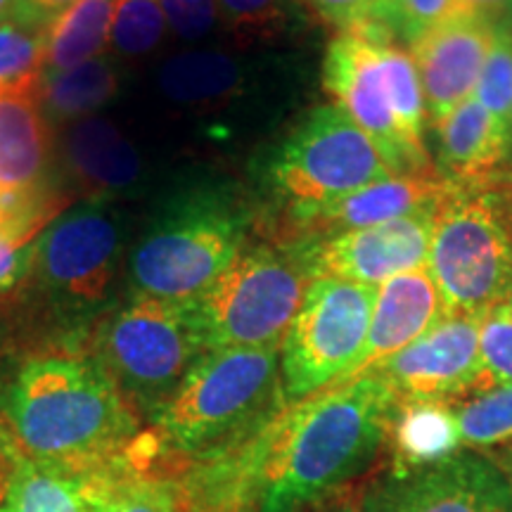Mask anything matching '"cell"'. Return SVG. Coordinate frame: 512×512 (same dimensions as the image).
<instances>
[{
    "label": "cell",
    "instance_id": "1",
    "mask_svg": "<svg viewBox=\"0 0 512 512\" xmlns=\"http://www.w3.org/2000/svg\"><path fill=\"white\" fill-rule=\"evenodd\" d=\"M399 396L377 373L287 403L256 439V512H306L387 451Z\"/></svg>",
    "mask_w": 512,
    "mask_h": 512
},
{
    "label": "cell",
    "instance_id": "2",
    "mask_svg": "<svg viewBox=\"0 0 512 512\" xmlns=\"http://www.w3.org/2000/svg\"><path fill=\"white\" fill-rule=\"evenodd\" d=\"M19 456L79 472L112 470L140 446V415L98 358L57 347L27 358L3 399Z\"/></svg>",
    "mask_w": 512,
    "mask_h": 512
},
{
    "label": "cell",
    "instance_id": "3",
    "mask_svg": "<svg viewBox=\"0 0 512 512\" xmlns=\"http://www.w3.org/2000/svg\"><path fill=\"white\" fill-rule=\"evenodd\" d=\"M323 88L380 152L392 176L427 174V110L418 67L384 27L337 31L323 57Z\"/></svg>",
    "mask_w": 512,
    "mask_h": 512
},
{
    "label": "cell",
    "instance_id": "4",
    "mask_svg": "<svg viewBox=\"0 0 512 512\" xmlns=\"http://www.w3.org/2000/svg\"><path fill=\"white\" fill-rule=\"evenodd\" d=\"M285 406L280 347L209 349L152 425L159 446L197 460L259 432Z\"/></svg>",
    "mask_w": 512,
    "mask_h": 512
},
{
    "label": "cell",
    "instance_id": "5",
    "mask_svg": "<svg viewBox=\"0 0 512 512\" xmlns=\"http://www.w3.org/2000/svg\"><path fill=\"white\" fill-rule=\"evenodd\" d=\"M254 216L226 188H192L152 216L126 256L131 294L197 302L249 240Z\"/></svg>",
    "mask_w": 512,
    "mask_h": 512
},
{
    "label": "cell",
    "instance_id": "6",
    "mask_svg": "<svg viewBox=\"0 0 512 512\" xmlns=\"http://www.w3.org/2000/svg\"><path fill=\"white\" fill-rule=\"evenodd\" d=\"M207 351L195 304L131 294L98 325L91 354L133 411L155 418Z\"/></svg>",
    "mask_w": 512,
    "mask_h": 512
},
{
    "label": "cell",
    "instance_id": "7",
    "mask_svg": "<svg viewBox=\"0 0 512 512\" xmlns=\"http://www.w3.org/2000/svg\"><path fill=\"white\" fill-rule=\"evenodd\" d=\"M311 273L290 242L247 240L195 304L209 349L280 347Z\"/></svg>",
    "mask_w": 512,
    "mask_h": 512
},
{
    "label": "cell",
    "instance_id": "8",
    "mask_svg": "<svg viewBox=\"0 0 512 512\" xmlns=\"http://www.w3.org/2000/svg\"><path fill=\"white\" fill-rule=\"evenodd\" d=\"M124 233L110 197H88L67 207L34 242L29 285L69 328L110 309L124 266Z\"/></svg>",
    "mask_w": 512,
    "mask_h": 512
},
{
    "label": "cell",
    "instance_id": "9",
    "mask_svg": "<svg viewBox=\"0 0 512 512\" xmlns=\"http://www.w3.org/2000/svg\"><path fill=\"white\" fill-rule=\"evenodd\" d=\"M427 271L446 313H484L512 297V228L496 183L456 188L441 200Z\"/></svg>",
    "mask_w": 512,
    "mask_h": 512
},
{
    "label": "cell",
    "instance_id": "10",
    "mask_svg": "<svg viewBox=\"0 0 512 512\" xmlns=\"http://www.w3.org/2000/svg\"><path fill=\"white\" fill-rule=\"evenodd\" d=\"M389 176L373 140L335 105L306 114L264 166V185L280 214L323 207Z\"/></svg>",
    "mask_w": 512,
    "mask_h": 512
},
{
    "label": "cell",
    "instance_id": "11",
    "mask_svg": "<svg viewBox=\"0 0 512 512\" xmlns=\"http://www.w3.org/2000/svg\"><path fill=\"white\" fill-rule=\"evenodd\" d=\"M375 285L311 280L304 302L280 344V377L287 403L344 382L366 347Z\"/></svg>",
    "mask_w": 512,
    "mask_h": 512
},
{
    "label": "cell",
    "instance_id": "12",
    "mask_svg": "<svg viewBox=\"0 0 512 512\" xmlns=\"http://www.w3.org/2000/svg\"><path fill=\"white\" fill-rule=\"evenodd\" d=\"M356 512H512V494L489 453L460 448L434 463L389 465L363 484Z\"/></svg>",
    "mask_w": 512,
    "mask_h": 512
},
{
    "label": "cell",
    "instance_id": "13",
    "mask_svg": "<svg viewBox=\"0 0 512 512\" xmlns=\"http://www.w3.org/2000/svg\"><path fill=\"white\" fill-rule=\"evenodd\" d=\"M434 211L437 209L325 238L292 240L290 245L302 256L313 280L335 278L377 287L394 275L427 266Z\"/></svg>",
    "mask_w": 512,
    "mask_h": 512
},
{
    "label": "cell",
    "instance_id": "14",
    "mask_svg": "<svg viewBox=\"0 0 512 512\" xmlns=\"http://www.w3.org/2000/svg\"><path fill=\"white\" fill-rule=\"evenodd\" d=\"M484 313H446L411 347L387 358L370 373L387 380L399 401L456 403L467 399L479 373Z\"/></svg>",
    "mask_w": 512,
    "mask_h": 512
},
{
    "label": "cell",
    "instance_id": "15",
    "mask_svg": "<svg viewBox=\"0 0 512 512\" xmlns=\"http://www.w3.org/2000/svg\"><path fill=\"white\" fill-rule=\"evenodd\" d=\"M456 188L458 185L448 183L437 169L427 174L389 176L323 207L283 211L278 221L280 228L275 230L273 238L285 242L325 238L344 230L403 219V216L437 209L441 200Z\"/></svg>",
    "mask_w": 512,
    "mask_h": 512
},
{
    "label": "cell",
    "instance_id": "16",
    "mask_svg": "<svg viewBox=\"0 0 512 512\" xmlns=\"http://www.w3.org/2000/svg\"><path fill=\"white\" fill-rule=\"evenodd\" d=\"M494 34L496 22L489 17L446 15L408 46L432 126L475 91Z\"/></svg>",
    "mask_w": 512,
    "mask_h": 512
},
{
    "label": "cell",
    "instance_id": "17",
    "mask_svg": "<svg viewBox=\"0 0 512 512\" xmlns=\"http://www.w3.org/2000/svg\"><path fill=\"white\" fill-rule=\"evenodd\" d=\"M444 316V299L427 266L389 278L377 287L366 347L347 380L370 373L387 358L411 347Z\"/></svg>",
    "mask_w": 512,
    "mask_h": 512
},
{
    "label": "cell",
    "instance_id": "18",
    "mask_svg": "<svg viewBox=\"0 0 512 512\" xmlns=\"http://www.w3.org/2000/svg\"><path fill=\"white\" fill-rule=\"evenodd\" d=\"M50 128L41 102V76L0 88V197L48 190Z\"/></svg>",
    "mask_w": 512,
    "mask_h": 512
},
{
    "label": "cell",
    "instance_id": "19",
    "mask_svg": "<svg viewBox=\"0 0 512 512\" xmlns=\"http://www.w3.org/2000/svg\"><path fill=\"white\" fill-rule=\"evenodd\" d=\"M437 171L458 188L501 183L508 159V131L484 110L475 95L434 124Z\"/></svg>",
    "mask_w": 512,
    "mask_h": 512
},
{
    "label": "cell",
    "instance_id": "20",
    "mask_svg": "<svg viewBox=\"0 0 512 512\" xmlns=\"http://www.w3.org/2000/svg\"><path fill=\"white\" fill-rule=\"evenodd\" d=\"M112 475V470L79 472L17 456L0 512H105Z\"/></svg>",
    "mask_w": 512,
    "mask_h": 512
},
{
    "label": "cell",
    "instance_id": "21",
    "mask_svg": "<svg viewBox=\"0 0 512 512\" xmlns=\"http://www.w3.org/2000/svg\"><path fill=\"white\" fill-rule=\"evenodd\" d=\"M64 150L76 181L91 190V197H112L131 190L143 176V159L136 145L102 117L76 119Z\"/></svg>",
    "mask_w": 512,
    "mask_h": 512
},
{
    "label": "cell",
    "instance_id": "22",
    "mask_svg": "<svg viewBox=\"0 0 512 512\" xmlns=\"http://www.w3.org/2000/svg\"><path fill=\"white\" fill-rule=\"evenodd\" d=\"M458 420L453 403L444 401H399L392 427H389L387 451L394 467L434 463L458 453Z\"/></svg>",
    "mask_w": 512,
    "mask_h": 512
},
{
    "label": "cell",
    "instance_id": "23",
    "mask_svg": "<svg viewBox=\"0 0 512 512\" xmlns=\"http://www.w3.org/2000/svg\"><path fill=\"white\" fill-rule=\"evenodd\" d=\"M117 0H76L48 27L46 67L43 72H62L102 55L110 46V27Z\"/></svg>",
    "mask_w": 512,
    "mask_h": 512
},
{
    "label": "cell",
    "instance_id": "24",
    "mask_svg": "<svg viewBox=\"0 0 512 512\" xmlns=\"http://www.w3.org/2000/svg\"><path fill=\"white\" fill-rule=\"evenodd\" d=\"M119 91V72L112 60L95 57L79 67L41 74L43 110L57 119L93 117Z\"/></svg>",
    "mask_w": 512,
    "mask_h": 512
},
{
    "label": "cell",
    "instance_id": "25",
    "mask_svg": "<svg viewBox=\"0 0 512 512\" xmlns=\"http://www.w3.org/2000/svg\"><path fill=\"white\" fill-rule=\"evenodd\" d=\"M159 86L174 102L207 105L226 100L242 86V67L233 57L214 50H195L162 64Z\"/></svg>",
    "mask_w": 512,
    "mask_h": 512
},
{
    "label": "cell",
    "instance_id": "26",
    "mask_svg": "<svg viewBox=\"0 0 512 512\" xmlns=\"http://www.w3.org/2000/svg\"><path fill=\"white\" fill-rule=\"evenodd\" d=\"M453 411L463 448L491 451L512 441V384L456 401Z\"/></svg>",
    "mask_w": 512,
    "mask_h": 512
},
{
    "label": "cell",
    "instance_id": "27",
    "mask_svg": "<svg viewBox=\"0 0 512 512\" xmlns=\"http://www.w3.org/2000/svg\"><path fill=\"white\" fill-rule=\"evenodd\" d=\"M219 22L242 41H273L302 22L299 0H216Z\"/></svg>",
    "mask_w": 512,
    "mask_h": 512
},
{
    "label": "cell",
    "instance_id": "28",
    "mask_svg": "<svg viewBox=\"0 0 512 512\" xmlns=\"http://www.w3.org/2000/svg\"><path fill=\"white\" fill-rule=\"evenodd\" d=\"M48 29L22 19L0 17V88L17 86L43 74Z\"/></svg>",
    "mask_w": 512,
    "mask_h": 512
},
{
    "label": "cell",
    "instance_id": "29",
    "mask_svg": "<svg viewBox=\"0 0 512 512\" xmlns=\"http://www.w3.org/2000/svg\"><path fill=\"white\" fill-rule=\"evenodd\" d=\"M166 29L169 24L157 0H117L110 27V46L117 55H147L162 43Z\"/></svg>",
    "mask_w": 512,
    "mask_h": 512
},
{
    "label": "cell",
    "instance_id": "30",
    "mask_svg": "<svg viewBox=\"0 0 512 512\" xmlns=\"http://www.w3.org/2000/svg\"><path fill=\"white\" fill-rule=\"evenodd\" d=\"M475 98L486 112L510 131L512 121V22H496L494 43L479 74Z\"/></svg>",
    "mask_w": 512,
    "mask_h": 512
},
{
    "label": "cell",
    "instance_id": "31",
    "mask_svg": "<svg viewBox=\"0 0 512 512\" xmlns=\"http://www.w3.org/2000/svg\"><path fill=\"white\" fill-rule=\"evenodd\" d=\"M512 384V318L503 309L484 313L479 332V373L472 396Z\"/></svg>",
    "mask_w": 512,
    "mask_h": 512
},
{
    "label": "cell",
    "instance_id": "32",
    "mask_svg": "<svg viewBox=\"0 0 512 512\" xmlns=\"http://www.w3.org/2000/svg\"><path fill=\"white\" fill-rule=\"evenodd\" d=\"M46 226L36 219H0V294L24 283L34 242Z\"/></svg>",
    "mask_w": 512,
    "mask_h": 512
},
{
    "label": "cell",
    "instance_id": "33",
    "mask_svg": "<svg viewBox=\"0 0 512 512\" xmlns=\"http://www.w3.org/2000/svg\"><path fill=\"white\" fill-rule=\"evenodd\" d=\"M105 512H176V498L169 486L155 479L121 477L114 472L107 484Z\"/></svg>",
    "mask_w": 512,
    "mask_h": 512
},
{
    "label": "cell",
    "instance_id": "34",
    "mask_svg": "<svg viewBox=\"0 0 512 512\" xmlns=\"http://www.w3.org/2000/svg\"><path fill=\"white\" fill-rule=\"evenodd\" d=\"M306 12L337 31H363L382 27L380 0H299ZM387 29V27H384Z\"/></svg>",
    "mask_w": 512,
    "mask_h": 512
},
{
    "label": "cell",
    "instance_id": "35",
    "mask_svg": "<svg viewBox=\"0 0 512 512\" xmlns=\"http://www.w3.org/2000/svg\"><path fill=\"white\" fill-rule=\"evenodd\" d=\"M166 24L181 41H202L219 24L216 0H157Z\"/></svg>",
    "mask_w": 512,
    "mask_h": 512
},
{
    "label": "cell",
    "instance_id": "36",
    "mask_svg": "<svg viewBox=\"0 0 512 512\" xmlns=\"http://www.w3.org/2000/svg\"><path fill=\"white\" fill-rule=\"evenodd\" d=\"M451 0H406L399 22V36L411 46L413 41L441 22L448 12Z\"/></svg>",
    "mask_w": 512,
    "mask_h": 512
},
{
    "label": "cell",
    "instance_id": "37",
    "mask_svg": "<svg viewBox=\"0 0 512 512\" xmlns=\"http://www.w3.org/2000/svg\"><path fill=\"white\" fill-rule=\"evenodd\" d=\"M76 0H10L8 15L48 29L64 10H69Z\"/></svg>",
    "mask_w": 512,
    "mask_h": 512
},
{
    "label": "cell",
    "instance_id": "38",
    "mask_svg": "<svg viewBox=\"0 0 512 512\" xmlns=\"http://www.w3.org/2000/svg\"><path fill=\"white\" fill-rule=\"evenodd\" d=\"M446 15H479L494 22H512V0H451Z\"/></svg>",
    "mask_w": 512,
    "mask_h": 512
},
{
    "label": "cell",
    "instance_id": "39",
    "mask_svg": "<svg viewBox=\"0 0 512 512\" xmlns=\"http://www.w3.org/2000/svg\"><path fill=\"white\" fill-rule=\"evenodd\" d=\"M403 5H406V0H380V22L382 27H387L392 34H399Z\"/></svg>",
    "mask_w": 512,
    "mask_h": 512
},
{
    "label": "cell",
    "instance_id": "40",
    "mask_svg": "<svg viewBox=\"0 0 512 512\" xmlns=\"http://www.w3.org/2000/svg\"><path fill=\"white\" fill-rule=\"evenodd\" d=\"M486 453H489V456L494 458V463H496L498 467H501L505 482H508L510 494H512V441H510V444H503V446H498V448H491V451H486Z\"/></svg>",
    "mask_w": 512,
    "mask_h": 512
},
{
    "label": "cell",
    "instance_id": "41",
    "mask_svg": "<svg viewBox=\"0 0 512 512\" xmlns=\"http://www.w3.org/2000/svg\"><path fill=\"white\" fill-rule=\"evenodd\" d=\"M8 467H10V458H8V453H5V448L0 446V498H3L5 489H8V482L12 475V472H8Z\"/></svg>",
    "mask_w": 512,
    "mask_h": 512
},
{
    "label": "cell",
    "instance_id": "42",
    "mask_svg": "<svg viewBox=\"0 0 512 512\" xmlns=\"http://www.w3.org/2000/svg\"><path fill=\"white\" fill-rule=\"evenodd\" d=\"M501 183H512V121H510V131H508V159H505Z\"/></svg>",
    "mask_w": 512,
    "mask_h": 512
},
{
    "label": "cell",
    "instance_id": "43",
    "mask_svg": "<svg viewBox=\"0 0 512 512\" xmlns=\"http://www.w3.org/2000/svg\"><path fill=\"white\" fill-rule=\"evenodd\" d=\"M503 192L505 200V209H508V219H510V228H512V183H496Z\"/></svg>",
    "mask_w": 512,
    "mask_h": 512
},
{
    "label": "cell",
    "instance_id": "44",
    "mask_svg": "<svg viewBox=\"0 0 512 512\" xmlns=\"http://www.w3.org/2000/svg\"><path fill=\"white\" fill-rule=\"evenodd\" d=\"M323 512H356V508L354 505H347V503H335V505H330V508H325Z\"/></svg>",
    "mask_w": 512,
    "mask_h": 512
},
{
    "label": "cell",
    "instance_id": "45",
    "mask_svg": "<svg viewBox=\"0 0 512 512\" xmlns=\"http://www.w3.org/2000/svg\"><path fill=\"white\" fill-rule=\"evenodd\" d=\"M8 10H10V0H0V17L8 15Z\"/></svg>",
    "mask_w": 512,
    "mask_h": 512
},
{
    "label": "cell",
    "instance_id": "46",
    "mask_svg": "<svg viewBox=\"0 0 512 512\" xmlns=\"http://www.w3.org/2000/svg\"><path fill=\"white\" fill-rule=\"evenodd\" d=\"M498 309H503L505 313H508V316L512 318V297L508 299V302H505V304H501V306H498Z\"/></svg>",
    "mask_w": 512,
    "mask_h": 512
},
{
    "label": "cell",
    "instance_id": "47",
    "mask_svg": "<svg viewBox=\"0 0 512 512\" xmlns=\"http://www.w3.org/2000/svg\"><path fill=\"white\" fill-rule=\"evenodd\" d=\"M176 512H178V508H176Z\"/></svg>",
    "mask_w": 512,
    "mask_h": 512
}]
</instances>
